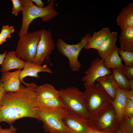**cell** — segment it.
Returning <instances> with one entry per match:
<instances>
[{
    "label": "cell",
    "mask_w": 133,
    "mask_h": 133,
    "mask_svg": "<svg viewBox=\"0 0 133 133\" xmlns=\"http://www.w3.org/2000/svg\"><path fill=\"white\" fill-rule=\"evenodd\" d=\"M68 110L65 107L47 109L38 107L36 114L40 121L42 122L45 132L49 133H66V127L63 119Z\"/></svg>",
    "instance_id": "cell-4"
},
{
    "label": "cell",
    "mask_w": 133,
    "mask_h": 133,
    "mask_svg": "<svg viewBox=\"0 0 133 133\" xmlns=\"http://www.w3.org/2000/svg\"><path fill=\"white\" fill-rule=\"evenodd\" d=\"M10 125L8 129H3L0 124V133H16L17 129L12 124Z\"/></svg>",
    "instance_id": "cell-31"
},
{
    "label": "cell",
    "mask_w": 133,
    "mask_h": 133,
    "mask_svg": "<svg viewBox=\"0 0 133 133\" xmlns=\"http://www.w3.org/2000/svg\"><path fill=\"white\" fill-rule=\"evenodd\" d=\"M115 97L112 102L117 118L119 124L124 118V112L127 98L126 90L120 88L116 84Z\"/></svg>",
    "instance_id": "cell-13"
},
{
    "label": "cell",
    "mask_w": 133,
    "mask_h": 133,
    "mask_svg": "<svg viewBox=\"0 0 133 133\" xmlns=\"http://www.w3.org/2000/svg\"><path fill=\"white\" fill-rule=\"evenodd\" d=\"M133 117V101L127 99L124 110V117L127 118Z\"/></svg>",
    "instance_id": "cell-29"
},
{
    "label": "cell",
    "mask_w": 133,
    "mask_h": 133,
    "mask_svg": "<svg viewBox=\"0 0 133 133\" xmlns=\"http://www.w3.org/2000/svg\"><path fill=\"white\" fill-rule=\"evenodd\" d=\"M96 81L103 88L113 100L115 97L116 83L112 74L100 77Z\"/></svg>",
    "instance_id": "cell-21"
},
{
    "label": "cell",
    "mask_w": 133,
    "mask_h": 133,
    "mask_svg": "<svg viewBox=\"0 0 133 133\" xmlns=\"http://www.w3.org/2000/svg\"><path fill=\"white\" fill-rule=\"evenodd\" d=\"M119 123L112 105L90 116L89 126L91 128L110 133H116Z\"/></svg>",
    "instance_id": "cell-6"
},
{
    "label": "cell",
    "mask_w": 133,
    "mask_h": 133,
    "mask_svg": "<svg viewBox=\"0 0 133 133\" xmlns=\"http://www.w3.org/2000/svg\"><path fill=\"white\" fill-rule=\"evenodd\" d=\"M111 74L116 83L120 88L123 90L129 88L128 79L123 74L122 69L112 68Z\"/></svg>",
    "instance_id": "cell-24"
},
{
    "label": "cell",
    "mask_w": 133,
    "mask_h": 133,
    "mask_svg": "<svg viewBox=\"0 0 133 133\" xmlns=\"http://www.w3.org/2000/svg\"><path fill=\"white\" fill-rule=\"evenodd\" d=\"M7 52V51L5 50L3 53L0 54V65L2 64Z\"/></svg>",
    "instance_id": "cell-36"
},
{
    "label": "cell",
    "mask_w": 133,
    "mask_h": 133,
    "mask_svg": "<svg viewBox=\"0 0 133 133\" xmlns=\"http://www.w3.org/2000/svg\"><path fill=\"white\" fill-rule=\"evenodd\" d=\"M35 92L37 98L43 99H59V90L50 84L46 83L37 86Z\"/></svg>",
    "instance_id": "cell-20"
},
{
    "label": "cell",
    "mask_w": 133,
    "mask_h": 133,
    "mask_svg": "<svg viewBox=\"0 0 133 133\" xmlns=\"http://www.w3.org/2000/svg\"><path fill=\"white\" fill-rule=\"evenodd\" d=\"M91 36L90 34L87 33L81 38L80 42L75 44H67L61 38L57 39L56 45L57 49L63 55L67 57L69 66L72 71L80 70L81 64L78 60L79 55L81 51L85 47Z\"/></svg>",
    "instance_id": "cell-8"
},
{
    "label": "cell",
    "mask_w": 133,
    "mask_h": 133,
    "mask_svg": "<svg viewBox=\"0 0 133 133\" xmlns=\"http://www.w3.org/2000/svg\"><path fill=\"white\" fill-rule=\"evenodd\" d=\"M21 69L12 72L1 73L0 81L6 92H15L19 89L21 82L19 78Z\"/></svg>",
    "instance_id": "cell-12"
},
{
    "label": "cell",
    "mask_w": 133,
    "mask_h": 133,
    "mask_svg": "<svg viewBox=\"0 0 133 133\" xmlns=\"http://www.w3.org/2000/svg\"><path fill=\"white\" fill-rule=\"evenodd\" d=\"M23 69L20 72L19 78L21 83L26 85L27 83L23 81L26 77L30 76L38 78L39 77L38 73L41 72H45L49 73L53 72L47 64L39 65L33 62H26Z\"/></svg>",
    "instance_id": "cell-14"
},
{
    "label": "cell",
    "mask_w": 133,
    "mask_h": 133,
    "mask_svg": "<svg viewBox=\"0 0 133 133\" xmlns=\"http://www.w3.org/2000/svg\"><path fill=\"white\" fill-rule=\"evenodd\" d=\"M40 31V39L33 62L41 65L49 58L55 48V44L50 31L44 29H42Z\"/></svg>",
    "instance_id": "cell-9"
},
{
    "label": "cell",
    "mask_w": 133,
    "mask_h": 133,
    "mask_svg": "<svg viewBox=\"0 0 133 133\" xmlns=\"http://www.w3.org/2000/svg\"><path fill=\"white\" fill-rule=\"evenodd\" d=\"M36 102L38 107L45 109H52L64 107L59 98L43 99L37 97Z\"/></svg>",
    "instance_id": "cell-23"
},
{
    "label": "cell",
    "mask_w": 133,
    "mask_h": 133,
    "mask_svg": "<svg viewBox=\"0 0 133 133\" xmlns=\"http://www.w3.org/2000/svg\"><path fill=\"white\" fill-rule=\"evenodd\" d=\"M15 31L14 28L12 26L3 25L0 33V44L5 42L8 38H10L12 36L11 34Z\"/></svg>",
    "instance_id": "cell-26"
},
{
    "label": "cell",
    "mask_w": 133,
    "mask_h": 133,
    "mask_svg": "<svg viewBox=\"0 0 133 133\" xmlns=\"http://www.w3.org/2000/svg\"><path fill=\"white\" fill-rule=\"evenodd\" d=\"M104 59L100 58H96L91 61L90 67L85 71V75L82 78L85 89L95 83L98 78L111 74L110 69L104 66Z\"/></svg>",
    "instance_id": "cell-10"
},
{
    "label": "cell",
    "mask_w": 133,
    "mask_h": 133,
    "mask_svg": "<svg viewBox=\"0 0 133 133\" xmlns=\"http://www.w3.org/2000/svg\"><path fill=\"white\" fill-rule=\"evenodd\" d=\"M22 1L23 9L22 25L18 33L19 38L28 33L29 25L34 19L39 17L43 22H49L58 15L55 10L54 0H51L43 8L36 6L31 0Z\"/></svg>",
    "instance_id": "cell-2"
},
{
    "label": "cell",
    "mask_w": 133,
    "mask_h": 133,
    "mask_svg": "<svg viewBox=\"0 0 133 133\" xmlns=\"http://www.w3.org/2000/svg\"><path fill=\"white\" fill-rule=\"evenodd\" d=\"M127 99L133 101V90L128 89L126 90Z\"/></svg>",
    "instance_id": "cell-33"
},
{
    "label": "cell",
    "mask_w": 133,
    "mask_h": 133,
    "mask_svg": "<svg viewBox=\"0 0 133 133\" xmlns=\"http://www.w3.org/2000/svg\"><path fill=\"white\" fill-rule=\"evenodd\" d=\"M26 63L17 56L15 51L8 52L1 65L0 72L2 73L8 72L13 69H21L23 68Z\"/></svg>",
    "instance_id": "cell-15"
},
{
    "label": "cell",
    "mask_w": 133,
    "mask_h": 133,
    "mask_svg": "<svg viewBox=\"0 0 133 133\" xmlns=\"http://www.w3.org/2000/svg\"><path fill=\"white\" fill-rule=\"evenodd\" d=\"M118 52L125 66H133V52L123 50L118 48Z\"/></svg>",
    "instance_id": "cell-27"
},
{
    "label": "cell",
    "mask_w": 133,
    "mask_h": 133,
    "mask_svg": "<svg viewBox=\"0 0 133 133\" xmlns=\"http://www.w3.org/2000/svg\"><path fill=\"white\" fill-rule=\"evenodd\" d=\"M85 89L83 92L90 116L112 105L113 99L97 83H95Z\"/></svg>",
    "instance_id": "cell-5"
},
{
    "label": "cell",
    "mask_w": 133,
    "mask_h": 133,
    "mask_svg": "<svg viewBox=\"0 0 133 133\" xmlns=\"http://www.w3.org/2000/svg\"><path fill=\"white\" fill-rule=\"evenodd\" d=\"M116 133H122L120 130L119 129Z\"/></svg>",
    "instance_id": "cell-38"
},
{
    "label": "cell",
    "mask_w": 133,
    "mask_h": 133,
    "mask_svg": "<svg viewBox=\"0 0 133 133\" xmlns=\"http://www.w3.org/2000/svg\"><path fill=\"white\" fill-rule=\"evenodd\" d=\"M117 46L104 59V65L107 69L115 68L122 69L124 65L118 52Z\"/></svg>",
    "instance_id": "cell-22"
},
{
    "label": "cell",
    "mask_w": 133,
    "mask_h": 133,
    "mask_svg": "<svg viewBox=\"0 0 133 133\" xmlns=\"http://www.w3.org/2000/svg\"><path fill=\"white\" fill-rule=\"evenodd\" d=\"M58 90L59 99L65 108L86 119H89L90 116L83 92L77 87L72 86Z\"/></svg>",
    "instance_id": "cell-3"
},
{
    "label": "cell",
    "mask_w": 133,
    "mask_h": 133,
    "mask_svg": "<svg viewBox=\"0 0 133 133\" xmlns=\"http://www.w3.org/2000/svg\"><path fill=\"white\" fill-rule=\"evenodd\" d=\"M119 40L121 49L133 52V27L121 30Z\"/></svg>",
    "instance_id": "cell-19"
},
{
    "label": "cell",
    "mask_w": 133,
    "mask_h": 133,
    "mask_svg": "<svg viewBox=\"0 0 133 133\" xmlns=\"http://www.w3.org/2000/svg\"><path fill=\"white\" fill-rule=\"evenodd\" d=\"M63 122L66 127V133H88L89 120L74 112L68 111L64 118Z\"/></svg>",
    "instance_id": "cell-11"
},
{
    "label": "cell",
    "mask_w": 133,
    "mask_h": 133,
    "mask_svg": "<svg viewBox=\"0 0 133 133\" xmlns=\"http://www.w3.org/2000/svg\"><path fill=\"white\" fill-rule=\"evenodd\" d=\"M122 133H133V117L124 118L119 124V129Z\"/></svg>",
    "instance_id": "cell-25"
},
{
    "label": "cell",
    "mask_w": 133,
    "mask_h": 133,
    "mask_svg": "<svg viewBox=\"0 0 133 133\" xmlns=\"http://www.w3.org/2000/svg\"><path fill=\"white\" fill-rule=\"evenodd\" d=\"M24 86L21 83L19 90L6 92L2 98L0 109V122L10 125L24 117L35 118L40 121L36 111L38 107L35 90L37 86L32 83Z\"/></svg>",
    "instance_id": "cell-1"
},
{
    "label": "cell",
    "mask_w": 133,
    "mask_h": 133,
    "mask_svg": "<svg viewBox=\"0 0 133 133\" xmlns=\"http://www.w3.org/2000/svg\"><path fill=\"white\" fill-rule=\"evenodd\" d=\"M122 70L128 79H133V66L124 65Z\"/></svg>",
    "instance_id": "cell-30"
},
{
    "label": "cell",
    "mask_w": 133,
    "mask_h": 133,
    "mask_svg": "<svg viewBox=\"0 0 133 133\" xmlns=\"http://www.w3.org/2000/svg\"><path fill=\"white\" fill-rule=\"evenodd\" d=\"M33 2L35 3L37 6L41 8L44 7L45 3L41 0H31Z\"/></svg>",
    "instance_id": "cell-34"
},
{
    "label": "cell",
    "mask_w": 133,
    "mask_h": 133,
    "mask_svg": "<svg viewBox=\"0 0 133 133\" xmlns=\"http://www.w3.org/2000/svg\"><path fill=\"white\" fill-rule=\"evenodd\" d=\"M13 6L12 13L17 16L20 11L22 12L23 9L22 0H11Z\"/></svg>",
    "instance_id": "cell-28"
},
{
    "label": "cell",
    "mask_w": 133,
    "mask_h": 133,
    "mask_svg": "<svg viewBox=\"0 0 133 133\" xmlns=\"http://www.w3.org/2000/svg\"><path fill=\"white\" fill-rule=\"evenodd\" d=\"M116 21L121 30L133 27V2L123 8L117 16Z\"/></svg>",
    "instance_id": "cell-16"
},
{
    "label": "cell",
    "mask_w": 133,
    "mask_h": 133,
    "mask_svg": "<svg viewBox=\"0 0 133 133\" xmlns=\"http://www.w3.org/2000/svg\"><path fill=\"white\" fill-rule=\"evenodd\" d=\"M6 91L5 90L3 85L0 80V109L2 98Z\"/></svg>",
    "instance_id": "cell-32"
},
{
    "label": "cell",
    "mask_w": 133,
    "mask_h": 133,
    "mask_svg": "<svg viewBox=\"0 0 133 133\" xmlns=\"http://www.w3.org/2000/svg\"><path fill=\"white\" fill-rule=\"evenodd\" d=\"M117 35V32H111L109 36L99 47L97 50L101 58L104 59L116 47Z\"/></svg>",
    "instance_id": "cell-18"
},
{
    "label": "cell",
    "mask_w": 133,
    "mask_h": 133,
    "mask_svg": "<svg viewBox=\"0 0 133 133\" xmlns=\"http://www.w3.org/2000/svg\"><path fill=\"white\" fill-rule=\"evenodd\" d=\"M128 84L129 89L133 90V79H128Z\"/></svg>",
    "instance_id": "cell-37"
},
{
    "label": "cell",
    "mask_w": 133,
    "mask_h": 133,
    "mask_svg": "<svg viewBox=\"0 0 133 133\" xmlns=\"http://www.w3.org/2000/svg\"><path fill=\"white\" fill-rule=\"evenodd\" d=\"M111 32L110 29L104 27L100 30L94 32L89 38L84 48L97 50L102 43L110 35Z\"/></svg>",
    "instance_id": "cell-17"
},
{
    "label": "cell",
    "mask_w": 133,
    "mask_h": 133,
    "mask_svg": "<svg viewBox=\"0 0 133 133\" xmlns=\"http://www.w3.org/2000/svg\"><path fill=\"white\" fill-rule=\"evenodd\" d=\"M40 38V30L28 33L19 38L15 51L16 55L26 62H33Z\"/></svg>",
    "instance_id": "cell-7"
},
{
    "label": "cell",
    "mask_w": 133,
    "mask_h": 133,
    "mask_svg": "<svg viewBox=\"0 0 133 133\" xmlns=\"http://www.w3.org/2000/svg\"><path fill=\"white\" fill-rule=\"evenodd\" d=\"M88 133H110L106 132L94 130L89 128Z\"/></svg>",
    "instance_id": "cell-35"
}]
</instances>
